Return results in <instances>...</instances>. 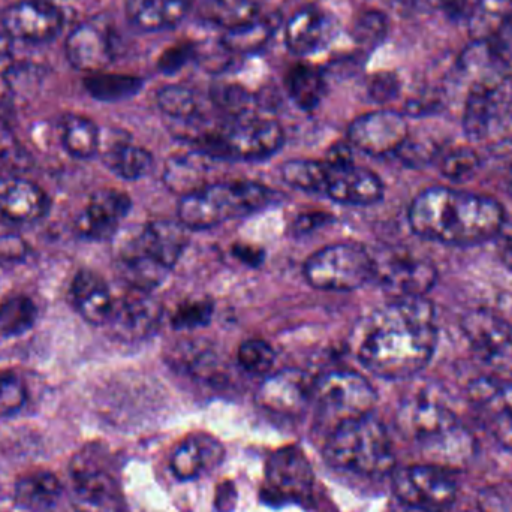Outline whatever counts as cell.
I'll return each instance as SVG.
<instances>
[{
  "instance_id": "obj_50",
  "label": "cell",
  "mask_w": 512,
  "mask_h": 512,
  "mask_svg": "<svg viewBox=\"0 0 512 512\" xmlns=\"http://www.w3.org/2000/svg\"><path fill=\"white\" fill-rule=\"evenodd\" d=\"M483 512H512V484L487 487L478 498Z\"/></svg>"
},
{
  "instance_id": "obj_12",
  "label": "cell",
  "mask_w": 512,
  "mask_h": 512,
  "mask_svg": "<svg viewBox=\"0 0 512 512\" xmlns=\"http://www.w3.org/2000/svg\"><path fill=\"white\" fill-rule=\"evenodd\" d=\"M478 360L502 375H512V324L492 309L469 310L460 322Z\"/></svg>"
},
{
  "instance_id": "obj_25",
  "label": "cell",
  "mask_w": 512,
  "mask_h": 512,
  "mask_svg": "<svg viewBox=\"0 0 512 512\" xmlns=\"http://www.w3.org/2000/svg\"><path fill=\"white\" fill-rule=\"evenodd\" d=\"M325 195L346 206H373L384 198V183L372 171L355 164L330 167Z\"/></svg>"
},
{
  "instance_id": "obj_40",
  "label": "cell",
  "mask_w": 512,
  "mask_h": 512,
  "mask_svg": "<svg viewBox=\"0 0 512 512\" xmlns=\"http://www.w3.org/2000/svg\"><path fill=\"white\" fill-rule=\"evenodd\" d=\"M156 101L162 113L176 123L188 122L201 116L200 98L189 87L180 84L164 87L159 90Z\"/></svg>"
},
{
  "instance_id": "obj_14",
  "label": "cell",
  "mask_w": 512,
  "mask_h": 512,
  "mask_svg": "<svg viewBox=\"0 0 512 512\" xmlns=\"http://www.w3.org/2000/svg\"><path fill=\"white\" fill-rule=\"evenodd\" d=\"M315 489V472L303 450L283 447L265 466L264 492L270 502H306Z\"/></svg>"
},
{
  "instance_id": "obj_21",
  "label": "cell",
  "mask_w": 512,
  "mask_h": 512,
  "mask_svg": "<svg viewBox=\"0 0 512 512\" xmlns=\"http://www.w3.org/2000/svg\"><path fill=\"white\" fill-rule=\"evenodd\" d=\"M131 198L117 189H99L90 197L77 219V231L84 239L108 240L131 210Z\"/></svg>"
},
{
  "instance_id": "obj_5",
  "label": "cell",
  "mask_w": 512,
  "mask_h": 512,
  "mask_svg": "<svg viewBox=\"0 0 512 512\" xmlns=\"http://www.w3.org/2000/svg\"><path fill=\"white\" fill-rule=\"evenodd\" d=\"M274 194L255 182L213 183L179 203V221L189 230H209L265 209Z\"/></svg>"
},
{
  "instance_id": "obj_49",
  "label": "cell",
  "mask_w": 512,
  "mask_h": 512,
  "mask_svg": "<svg viewBox=\"0 0 512 512\" xmlns=\"http://www.w3.org/2000/svg\"><path fill=\"white\" fill-rule=\"evenodd\" d=\"M400 80L394 72H379L370 78L367 92L370 99L378 104L393 101L400 92Z\"/></svg>"
},
{
  "instance_id": "obj_31",
  "label": "cell",
  "mask_w": 512,
  "mask_h": 512,
  "mask_svg": "<svg viewBox=\"0 0 512 512\" xmlns=\"http://www.w3.org/2000/svg\"><path fill=\"white\" fill-rule=\"evenodd\" d=\"M472 41H505L512 30V0H474L465 20Z\"/></svg>"
},
{
  "instance_id": "obj_32",
  "label": "cell",
  "mask_w": 512,
  "mask_h": 512,
  "mask_svg": "<svg viewBox=\"0 0 512 512\" xmlns=\"http://www.w3.org/2000/svg\"><path fill=\"white\" fill-rule=\"evenodd\" d=\"M63 486L56 475L47 471L24 475L15 483L14 502L21 510L48 512L62 498Z\"/></svg>"
},
{
  "instance_id": "obj_43",
  "label": "cell",
  "mask_w": 512,
  "mask_h": 512,
  "mask_svg": "<svg viewBox=\"0 0 512 512\" xmlns=\"http://www.w3.org/2000/svg\"><path fill=\"white\" fill-rule=\"evenodd\" d=\"M390 23L387 15L375 9L363 11L357 15L351 27V36L358 47L375 50L387 39Z\"/></svg>"
},
{
  "instance_id": "obj_38",
  "label": "cell",
  "mask_w": 512,
  "mask_h": 512,
  "mask_svg": "<svg viewBox=\"0 0 512 512\" xmlns=\"http://www.w3.org/2000/svg\"><path fill=\"white\" fill-rule=\"evenodd\" d=\"M84 87L92 98L102 102H117L132 98L140 92L143 80L132 75L96 72L84 80Z\"/></svg>"
},
{
  "instance_id": "obj_39",
  "label": "cell",
  "mask_w": 512,
  "mask_h": 512,
  "mask_svg": "<svg viewBox=\"0 0 512 512\" xmlns=\"http://www.w3.org/2000/svg\"><path fill=\"white\" fill-rule=\"evenodd\" d=\"M330 167L325 161L294 159L282 167V179L292 188L306 192L325 194L327 191Z\"/></svg>"
},
{
  "instance_id": "obj_34",
  "label": "cell",
  "mask_w": 512,
  "mask_h": 512,
  "mask_svg": "<svg viewBox=\"0 0 512 512\" xmlns=\"http://www.w3.org/2000/svg\"><path fill=\"white\" fill-rule=\"evenodd\" d=\"M59 132L63 147L74 158H92L101 146L98 126L80 114L68 113L62 116Z\"/></svg>"
},
{
  "instance_id": "obj_18",
  "label": "cell",
  "mask_w": 512,
  "mask_h": 512,
  "mask_svg": "<svg viewBox=\"0 0 512 512\" xmlns=\"http://www.w3.org/2000/svg\"><path fill=\"white\" fill-rule=\"evenodd\" d=\"M409 137L405 116L396 111L381 110L358 117L349 126L351 146L370 156L396 155Z\"/></svg>"
},
{
  "instance_id": "obj_3",
  "label": "cell",
  "mask_w": 512,
  "mask_h": 512,
  "mask_svg": "<svg viewBox=\"0 0 512 512\" xmlns=\"http://www.w3.org/2000/svg\"><path fill=\"white\" fill-rule=\"evenodd\" d=\"M397 427L417 442L432 465L451 471L474 457L475 438L457 415L427 391L411 394L397 411Z\"/></svg>"
},
{
  "instance_id": "obj_52",
  "label": "cell",
  "mask_w": 512,
  "mask_h": 512,
  "mask_svg": "<svg viewBox=\"0 0 512 512\" xmlns=\"http://www.w3.org/2000/svg\"><path fill=\"white\" fill-rule=\"evenodd\" d=\"M27 246L14 234H0V262L17 261L26 255Z\"/></svg>"
},
{
  "instance_id": "obj_17",
  "label": "cell",
  "mask_w": 512,
  "mask_h": 512,
  "mask_svg": "<svg viewBox=\"0 0 512 512\" xmlns=\"http://www.w3.org/2000/svg\"><path fill=\"white\" fill-rule=\"evenodd\" d=\"M162 321V307L150 292L131 288L114 298L110 318L105 327L111 336L122 342H138L158 331Z\"/></svg>"
},
{
  "instance_id": "obj_4",
  "label": "cell",
  "mask_w": 512,
  "mask_h": 512,
  "mask_svg": "<svg viewBox=\"0 0 512 512\" xmlns=\"http://www.w3.org/2000/svg\"><path fill=\"white\" fill-rule=\"evenodd\" d=\"M324 457L334 468L364 477H384L396 469L393 442L384 424L373 414L331 430Z\"/></svg>"
},
{
  "instance_id": "obj_27",
  "label": "cell",
  "mask_w": 512,
  "mask_h": 512,
  "mask_svg": "<svg viewBox=\"0 0 512 512\" xmlns=\"http://www.w3.org/2000/svg\"><path fill=\"white\" fill-rule=\"evenodd\" d=\"M47 194L30 180L17 176L0 177V213L8 221L30 224L47 215Z\"/></svg>"
},
{
  "instance_id": "obj_24",
  "label": "cell",
  "mask_w": 512,
  "mask_h": 512,
  "mask_svg": "<svg viewBox=\"0 0 512 512\" xmlns=\"http://www.w3.org/2000/svg\"><path fill=\"white\" fill-rule=\"evenodd\" d=\"M454 71L469 87L511 74L507 42L472 41L457 57Z\"/></svg>"
},
{
  "instance_id": "obj_51",
  "label": "cell",
  "mask_w": 512,
  "mask_h": 512,
  "mask_svg": "<svg viewBox=\"0 0 512 512\" xmlns=\"http://www.w3.org/2000/svg\"><path fill=\"white\" fill-rule=\"evenodd\" d=\"M194 57H197V47H194V45H174L162 54L161 59H159V69L165 74H174Z\"/></svg>"
},
{
  "instance_id": "obj_53",
  "label": "cell",
  "mask_w": 512,
  "mask_h": 512,
  "mask_svg": "<svg viewBox=\"0 0 512 512\" xmlns=\"http://www.w3.org/2000/svg\"><path fill=\"white\" fill-rule=\"evenodd\" d=\"M429 2L435 8L442 9L451 20L463 21V23L474 5V0H429Z\"/></svg>"
},
{
  "instance_id": "obj_8",
  "label": "cell",
  "mask_w": 512,
  "mask_h": 512,
  "mask_svg": "<svg viewBox=\"0 0 512 512\" xmlns=\"http://www.w3.org/2000/svg\"><path fill=\"white\" fill-rule=\"evenodd\" d=\"M304 276L321 291H354L373 279V256L352 243L327 246L307 259Z\"/></svg>"
},
{
  "instance_id": "obj_15",
  "label": "cell",
  "mask_w": 512,
  "mask_h": 512,
  "mask_svg": "<svg viewBox=\"0 0 512 512\" xmlns=\"http://www.w3.org/2000/svg\"><path fill=\"white\" fill-rule=\"evenodd\" d=\"M63 12L51 0H20L0 15V26L9 41L44 44L63 29Z\"/></svg>"
},
{
  "instance_id": "obj_2",
  "label": "cell",
  "mask_w": 512,
  "mask_h": 512,
  "mask_svg": "<svg viewBox=\"0 0 512 512\" xmlns=\"http://www.w3.org/2000/svg\"><path fill=\"white\" fill-rule=\"evenodd\" d=\"M408 221L421 239L447 246H475L498 237L507 224V213L495 198L435 186L415 197Z\"/></svg>"
},
{
  "instance_id": "obj_26",
  "label": "cell",
  "mask_w": 512,
  "mask_h": 512,
  "mask_svg": "<svg viewBox=\"0 0 512 512\" xmlns=\"http://www.w3.org/2000/svg\"><path fill=\"white\" fill-rule=\"evenodd\" d=\"M189 231L180 221H155L132 234L131 240L144 254L173 270L188 246Z\"/></svg>"
},
{
  "instance_id": "obj_19",
  "label": "cell",
  "mask_w": 512,
  "mask_h": 512,
  "mask_svg": "<svg viewBox=\"0 0 512 512\" xmlns=\"http://www.w3.org/2000/svg\"><path fill=\"white\" fill-rule=\"evenodd\" d=\"M313 384L300 369H283L268 375L256 393V402L265 411L280 417H298L313 399Z\"/></svg>"
},
{
  "instance_id": "obj_54",
  "label": "cell",
  "mask_w": 512,
  "mask_h": 512,
  "mask_svg": "<svg viewBox=\"0 0 512 512\" xmlns=\"http://www.w3.org/2000/svg\"><path fill=\"white\" fill-rule=\"evenodd\" d=\"M330 219V215H327V213H306V215H301L300 218H297V221L294 222V233L298 234V236L312 233V231L318 230V228L328 224Z\"/></svg>"
},
{
  "instance_id": "obj_10",
  "label": "cell",
  "mask_w": 512,
  "mask_h": 512,
  "mask_svg": "<svg viewBox=\"0 0 512 512\" xmlns=\"http://www.w3.org/2000/svg\"><path fill=\"white\" fill-rule=\"evenodd\" d=\"M373 256V279L394 298L426 297L438 283V268L408 249L387 248Z\"/></svg>"
},
{
  "instance_id": "obj_35",
  "label": "cell",
  "mask_w": 512,
  "mask_h": 512,
  "mask_svg": "<svg viewBox=\"0 0 512 512\" xmlns=\"http://www.w3.org/2000/svg\"><path fill=\"white\" fill-rule=\"evenodd\" d=\"M285 86L292 102L304 111L315 110L321 104L327 90L321 69L307 63H300L289 69Z\"/></svg>"
},
{
  "instance_id": "obj_41",
  "label": "cell",
  "mask_w": 512,
  "mask_h": 512,
  "mask_svg": "<svg viewBox=\"0 0 512 512\" xmlns=\"http://www.w3.org/2000/svg\"><path fill=\"white\" fill-rule=\"evenodd\" d=\"M36 306L29 297L14 295L0 304V339L21 336L33 327Z\"/></svg>"
},
{
  "instance_id": "obj_9",
  "label": "cell",
  "mask_w": 512,
  "mask_h": 512,
  "mask_svg": "<svg viewBox=\"0 0 512 512\" xmlns=\"http://www.w3.org/2000/svg\"><path fill=\"white\" fill-rule=\"evenodd\" d=\"M511 113L512 72L469 87L463 113V129L469 140H487L504 131Z\"/></svg>"
},
{
  "instance_id": "obj_6",
  "label": "cell",
  "mask_w": 512,
  "mask_h": 512,
  "mask_svg": "<svg viewBox=\"0 0 512 512\" xmlns=\"http://www.w3.org/2000/svg\"><path fill=\"white\" fill-rule=\"evenodd\" d=\"M71 504L75 512H126L122 484L110 454L102 448H84L72 459Z\"/></svg>"
},
{
  "instance_id": "obj_30",
  "label": "cell",
  "mask_w": 512,
  "mask_h": 512,
  "mask_svg": "<svg viewBox=\"0 0 512 512\" xmlns=\"http://www.w3.org/2000/svg\"><path fill=\"white\" fill-rule=\"evenodd\" d=\"M195 0H128L129 21L143 32H162L179 26Z\"/></svg>"
},
{
  "instance_id": "obj_58",
  "label": "cell",
  "mask_w": 512,
  "mask_h": 512,
  "mask_svg": "<svg viewBox=\"0 0 512 512\" xmlns=\"http://www.w3.org/2000/svg\"><path fill=\"white\" fill-rule=\"evenodd\" d=\"M502 134H504L508 140L512 141V113L510 119H508L507 125H505L504 131H502Z\"/></svg>"
},
{
  "instance_id": "obj_16",
  "label": "cell",
  "mask_w": 512,
  "mask_h": 512,
  "mask_svg": "<svg viewBox=\"0 0 512 512\" xmlns=\"http://www.w3.org/2000/svg\"><path fill=\"white\" fill-rule=\"evenodd\" d=\"M468 399L487 432L512 451V382L493 376L474 379L468 387Z\"/></svg>"
},
{
  "instance_id": "obj_42",
  "label": "cell",
  "mask_w": 512,
  "mask_h": 512,
  "mask_svg": "<svg viewBox=\"0 0 512 512\" xmlns=\"http://www.w3.org/2000/svg\"><path fill=\"white\" fill-rule=\"evenodd\" d=\"M212 101L216 108L228 117V120L254 116L256 104H258L252 93L236 84L216 86L212 92Z\"/></svg>"
},
{
  "instance_id": "obj_29",
  "label": "cell",
  "mask_w": 512,
  "mask_h": 512,
  "mask_svg": "<svg viewBox=\"0 0 512 512\" xmlns=\"http://www.w3.org/2000/svg\"><path fill=\"white\" fill-rule=\"evenodd\" d=\"M71 298L84 321L105 325L113 309L114 297L107 282L92 270L78 271L72 280Z\"/></svg>"
},
{
  "instance_id": "obj_37",
  "label": "cell",
  "mask_w": 512,
  "mask_h": 512,
  "mask_svg": "<svg viewBox=\"0 0 512 512\" xmlns=\"http://www.w3.org/2000/svg\"><path fill=\"white\" fill-rule=\"evenodd\" d=\"M274 23L270 18L259 15L255 20L227 30L221 38V44L234 56H248L261 51L273 38Z\"/></svg>"
},
{
  "instance_id": "obj_36",
  "label": "cell",
  "mask_w": 512,
  "mask_h": 512,
  "mask_svg": "<svg viewBox=\"0 0 512 512\" xmlns=\"http://www.w3.org/2000/svg\"><path fill=\"white\" fill-rule=\"evenodd\" d=\"M198 12L204 21L222 27L224 32L259 17L256 0H203Z\"/></svg>"
},
{
  "instance_id": "obj_46",
  "label": "cell",
  "mask_w": 512,
  "mask_h": 512,
  "mask_svg": "<svg viewBox=\"0 0 512 512\" xmlns=\"http://www.w3.org/2000/svg\"><path fill=\"white\" fill-rule=\"evenodd\" d=\"M212 301L209 298L189 300L177 307L171 316V324L176 330H194V328L206 327L213 316Z\"/></svg>"
},
{
  "instance_id": "obj_56",
  "label": "cell",
  "mask_w": 512,
  "mask_h": 512,
  "mask_svg": "<svg viewBox=\"0 0 512 512\" xmlns=\"http://www.w3.org/2000/svg\"><path fill=\"white\" fill-rule=\"evenodd\" d=\"M325 162L333 168L354 164V153H352L351 146L349 144H336V146L331 147Z\"/></svg>"
},
{
  "instance_id": "obj_44",
  "label": "cell",
  "mask_w": 512,
  "mask_h": 512,
  "mask_svg": "<svg viewBox=\"0 0 512 512\" xmlns=\"http://www.w3.org/2000/svg\"><path fill=\"white\" fill-rule=\"evenodd\" d=\"M441 174L450 182H465L478 173L481 158L471 147H456L442 153L438 159Z\"/></svg>"
},
{
  "instance_id": "obj_47",
  "label": "cell",
  "mask_w": 512,
  "mask_h": 512,
  "mask_svg": "<svg viewBox=\"0 0 512 512\" xmlns=\"http://www.w3.org/2000/svg\"><path fill=\"white\" fill-rule=\"evenodd\" d=\"M27 388L15 373H0V418L12 417L26 405Z\"/></svg>"
},
{
  "instance_id": "obj_7",
  "label": "cell",
  "mask_w": 512,
  "mask_h": 512,
  "mask_svg": "<svg viewBox=\"0 0 512 512\" xmlns=\"http://www.w3.org/2000/svg\"><path fill=\"white\" fill-rule=\"evenodd\" d=\"M376 400L378 394L373 385L351 370L325 373L313 384L312 403L319 420L330 432L346 421L372 414Z\"/></svg>"
},
{
  "instance_id": "obj_11",
  "label": "cell",
  "mask_w": 512,
  "mask_h": 512,
  "mask_svg": "<svg viewBox=\"0 0 512 512\" xmlns=\"http://www.w3.org/2000/svg\"><path fill=\"white\" fill-rule=\"evenodd\" d=\"M393 490L400 502L423 512L450 510L457 495L450 471L432 463L394 469Z\"/></svg>"
},
{
  "instance_id": "obj_22",
  "label": "cell",
  "mask_w": 512,
  "mask_h": 512,
  "mask_svg": "<svg viewBox=\"0 0 512 512\" xmlns=\"http://www.w3.org/2000/svg\"><path fill=\"white\" fill-rule=\"evenodd\" d=\"M337 35V21L318 6H304L285 27V44L291 53L307 56L327 47Z\"/></svg>"
},
{
  "instance_id": "obj_45",
  "label": "cell",
  "mask_w": 512,
  "mask_h": 512,
  "mask_svg": "<svg viewBox=\"0 0 512 512\" xmlns=\"http://www.w3.org/2000/svg\"><path fill=\"white\" fill-rule=\"evenodd\" d=\"M240 366L249 375L264 376L273 369L274 361H276V352L261 339L246 340L240 346L239 354H237Z\"/></svg>"
},
{
  "instance_id": "obj_28",
  "label": "cell",
  "mask_w": 512,
  "mask_h": 512,
  "mask_svg": "<svg viewBox=\"0 0 512 512\" xmlns=\"http://www.w3.org/2000/svg\"><path fill=\"white\" fill-rule=\"evenodd\" d=\"M215 161V158L200 152V150L173 156L165 164V186L182 198L195 194V192L213 185L210 183V176H212L213 162Z\"/></svg>"
},
{
  "instance_id": "obj_1",
  "label": "cell",
  "mask_w": 512,
  "mask_h": 512,
  "mask_svg": "<svg viewBox=\"0 0 512 512\" xmlns=\"http://www.w3.org/2000/svg\"><path fill=\"white\" fill-rule=\"evenodd\" d=\"M436 309L426 297L394 298L355 327L352 348L364 367L385 379L426 369L438 346Z\"/></svg>"
},
{
  "instance_id": "obj_33",
  "label": "cell",
  "mask_w": 512,
  "mask_h": 512,
  "mask_svg": "<svg viewBox=\"0 0 512 512\" xmlns=\"http://www.w3.org/2000/svg\"><path fill=\"white\" fill-rule=\"evenodd\" d=\"M104 162L114 174L125 180L143 179L155 165L152 153L143 147L135 146L125 138L108 144L104 153Z\"/></svg>"
},
{
  "instance_id": "obj_57",
  "label": "cell",
  "mask_w": 512,
  "mask_h": 512,
  "mask_svg": "<svg viewBox=\"0 0 512 512\" xmlns=\"http://www.w3.org/2000/svg\"><path fill=\"white\" fill-rule=\"evenodd\" d=\"M233 254L237 259L245 262L246 265H251V267H258V265L264 261V252H262L261 249L254 248V246H234Z\"/></svg>"
},
{
  "instance_id": "obj_48",
  "label": "cell",
  "mask_w": 512,
  "mask_h": 512,
  "mask_svg": "<svg viewBox=\"0 0 512 512\" xmlns=\"http://www.w3.org/2000/svg\"><path fill=\"white\" fill-rule=\"evenodd\" d=\"M444 149L433 141H420L408 137L396 156H399L406 165L412 168H423L430 162L438 161Z\"/></svg>"
},
{
  "instance_id": "obj_13",
  "label": "cell",
  "mask_w": 512,
  "mask_h": 512,
  "mask_svg": "<svg viewBox=\"0 0 512 512\" xmlns=\"http://www.w3.org/2000/svg\"><path fill=\"white\" fill-rule=\"evenodd\" d=\"M285 141L282 126L273 119L254 116L228 120L222 126L219 159L262 161L279 152Z\"/></svg>"
},
{
  "instance_id": "obj_20",
  "label": "cell",
  "mask_w": 512,
  "mask_h": 512,
  "mask_svg": "<svg viewBox=\"0 0 512 512\" xmlns=\"http://www.w3.org/2000/svg\"><path fill=\"white\" fill-rule=\"evenodd\" d=\"M69 65L77 71L96 74L116 59V42L107 23L86 21L71 30L65 41Z\"/></svg>"
},
{
  "instance_id": "obj_23",
  "label": "cell",
  "mask_w": 512,
  "mask_h": 512,
  "mask_svg": "<svg viewBox=\"0 0 512 512\" xmlns=\"http://www.w3.org/2000/svg\"><path fill=\"white\" fill-rule=\"evenodd\" d=\"M225 459V448L209 433L195 432L186 436L171 457V471L180 481L198 480L218 469Z\"/></svg>"
},
{
  "instance_id": "obj_59",
  "label": "cell",
  "mask_w": 512,
  "mask_h": 512,
  "mask_svg": "<svg viewBox=\"0 0 512 512\" xmlns=\"http://www.w3.org/2000/svg\"><path fill=\"white\" fill-rule=\"evenodd\" d=\"M51 2H53V0H51Z\"/></svg>"
},
{
  "instance_id": "obj_55",
  "label": "cell",
  "mask_w": 512,
  "mask_h": 512,
  "mask_svg": "<svg viewBox=\"0 0 512 512\" xmlns=\"http://www.w3.org/2000/svg\"><path fill=\"white\" fill-rule=\"evenodd\" d=\"M495 242L499 261L512 273V225L505 224L501 233L496 237Z\"/></svg>"
}]
</instances>
